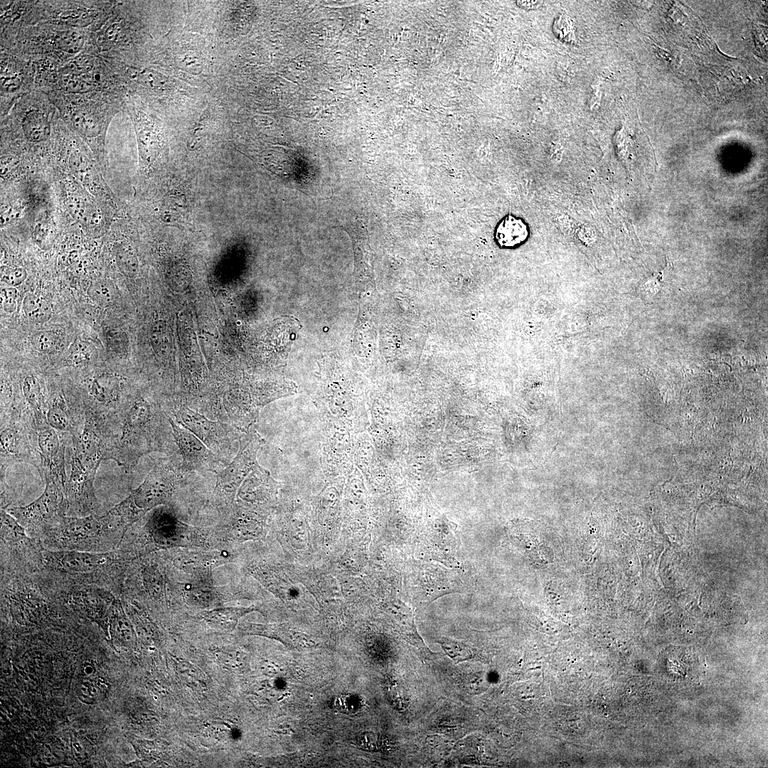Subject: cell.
<instances>
[{
  "label": "cell",
  "instance_id": "1",
  "mask_svg": "<svg viewBox=\"0 0 768 768\" xmlns=\"http://www.w3.org/2000/svg\"><path fill=\"white\" fill-rule=\"evenodd\" d=\"M115 436L104 422L85 414L82 432L67 445L70 474L66 497L68 511L79 516L95 514L99 503L93 486L102 460L108 459Z\"/></svg>",
  "mask_w": 768,
  "mask_h": 768
},
{
  "label": "cell",
  "instance_id": "2",
  "mask_svg": "<svg viewBox=\"0 0 768 768\" xmlns=\"http://www.w3.org/2000/svg\"><path fill=\"white\" fill-rule=\"evenodd\" d=\"M162 416L143 398L123 406L119 416L117 439L110 459L127 468L139 459L161 449Z\"/></svg>",
  "mask_w": 768,
  "mask_h": 768
},
{
  "label": "cell",
  "instance_id": "3",
  "mask_svg": "<svg viewBox=\"0 0 768 768\" xmlns=\"http://www.w3.org/2000/svg\"><path fill=\"white\" fill-rule=\"evenodd\" d=\"M125 531L108 511L103 516L92 514L82 517L64 516L47 534L50 535L54 545L70 550L96 548L104 539L109 540L114 535Z\"/></svg>",
  "mask_w": 768,
  "mask_h": 768
},
{
  "label": "cell",
  "instance_id": "4",
  "mask_svg": "<svg viewBox=\"0 0 768 768\" xmlns=\"http://www.w3.org/2000/svg\"><path fill=\"white\" fill-rule=\"evenodd\" d=\"M68 510L65 489L53 481H46V489L37 499L25 506L9 508L7 511L30 532L48 533L58 525Z\"/></svg>",
  "mask_w": 768,
  "mask_h": 768
},
{
  "label": "cell",
  "instance_id": "5",
  "mask_svg": "<svg viewBox=\"0 0 768 768\" xmlns=\"http://www.w3.org/2000/svg\"><path fill=\"white\" fill-rule=\"evenodd\" d=\"M1 466L11 462H26L40 468L38 432L22 422L1 425Z\"/></svg>",
  "mask_w": 768,
  "mask_h": 768
},
{
  "label": "cell",
  "instance_id": "6",
  "mask_svg": "<svg viewBox=\"0 0 768 768\" xmlns=\"http://www.w3.org/2000/svg\"><path fill=\"white\" fill-rule=\"evenodd\" d=\"M41 464L38 471L46 481H53L66 491L68 477L65 472L67 440L49 427L38 432Z\"/></svg>",
  "mask_w": 768,
  "mask_h": 768
},
{
  "label": "cell",
  "instance_id": "7",
  "mask_svg": "<svg viewBox=\"0 0 768 768\" xmlns=\"http://www.w3.org/2000/svg\"><path fill=\"white\" fill-rule=\"evenodd\" d=\"M174 491V472L160 464L154 466L144 481L131 494L136 506L146 512L166 503Z\"/></svg>",
  "mask_w": 768,
  "mask_h": 768
},
{
  "label": "cell",
  "instance_id": "8",
  "mask_svg": "<svg viewBox=\"0 0 768 768\" xmlns=\"http://www.w3.org/2000/svg\"><path fill=\"white\" fill-rule=\"evenodd\" d=\"M260 444V439L253 432L250 438L241 444L235 459L218 472L215 489L233 496L244 478L257 464L255 457Z\"/></svg>",
  "mask_w": 768,
  "mask_h": 768
},
{
  "label": "cell",
  "instance_id": "9",
  "mask_svg": "<svg viewBox=\"0 0 768 768\" xmlns=\"http://www.w3.org/2000/svg\"><path fill=\"white\" fill-rule=\"evenodd\" d=\"M172 435L183 457L186 469L198 471H215L217 459L208 447L193 433L169 417Z\"/></svg>",
  "mask_w": 768,
  "mask_h": 768
},
{
  "label": "cell",
  "instance_id": "10",
  "mask_svg": "<svg viewBox=\"0 0 768 768\" xmlns=\"http://www.w3.org/2000/svg\"><path fill=\"white\" fill-rule=\"evenodd\" d=\"M176 416L180 425L193 433L210 449H219L223 444L227 432L225 425L209 420L186 407Z\"/></svg>",
  "mask_w": 768,
  "mask_h": 768
},
{
  "label": "cell",
  "instance_id": "11",
  "mask_svg": "<svg viewBox=\"0 0 768 768\" xmlns=\"http://www.w3.org/2000/svg\"><path fill=\"white\" fill-rule=\"evenodd\" d=\"M53 557L65 571L82 574L94 572L110 559L108 553H92L76 550L54 553Z\"/></svg>",
  "mask_w": 768,
  "mask_h": 768
},
{
  "label": "cell",
  "instance_id": "12",
  "mask_svg": "<svg viewBox=\"0 0 768 768\" xmlns=\"http://www.w3.org/2000/svg\"><path fill=\"white\" fill-rule=\"evenodd\" d=\"M528 230L526 223L512 215L505 217L497 225L495 240L501 247H515L523 243L528 238Z\"/></svg>",
  "mask_w": 768,
  "mask_h": 768
},
{
  "label": "cell",
  "instance_id": "13",
  "mask_svg": "<svg viewBox=\"0 0 768 768\" xmlns=\"http://www.w3.org/2000/svg\"><path fill=\"white\" fill-rule=\"evenodd\" d=\"M26 137L31 142H40L47 139L50 134L48 117L39 110H32L24 118L22 124Z\"/></svg>",
  "mask_w": 768,
  "mask_h": 768
},
{
  "label": "cell",
  "instance_id": "14",
  "mask_svg": "<svg viewBox=\"0 0 768 768\" xmlns=\"http://www.w3.org/2000/svg\"><path fill=\"white\" fill-rule=\"evenodd\" d=\"M219 558H220L216 555L206 553H183L176 556L174 564L186 572H197L209 570L217 563Z\"/></svg>",
  "mask_w": 768,
  "mask_h": 768
},
{
  "label": "cell",
  "instance_id": "15",
  "mask_svg": "<svg viewBox=\"0 0 768 768\" xmlns=\"http://www.w3.org/2000/svg\"><path fill=\"white\" fill-rule=\"evenodd\" d=\"M70 166L74 175L89 188L95 190L100 186L97 174L84 155L73 154L70 158Z\"/></svg>",
  "mask_w": 768,
  "mask_h": 768
},
{
  "label": "cell",
  "instance_id": "16",
  "mask_svg": "<svg viewBox=\"0 0 768 768\" xmlns=\"http://www.w3.org/2000/svg\"><path fill=\"white\" fill-rule=\"evenodd\" d=\"M23 309L26 316L31 321L43 323L48 321L52 315L49 304L43 298L34 294H27L23 300Z\"/></svg>",
  "mask_w": 768,
  "mask_h": 768
},
{
  "label": "cell",
  "instance_id": "17",
  "mask_svg": "<svg viewBox=\"0 0 768 768\" xmlns=\"http://www.w3.org/2000/svg\"><path fill=\"white\" fill-rule=\"evenodd\" d=\"M87 294L93 302L100 305H109L116 297V288L112 280L103 278L93 282Z\"/></svg>",
  "mask_w": 768,
  "mask_h": 768
},
{
  "label": "cell",
  "instance_id": "18",
  "mask_svg": "<svg viewBox=\"0 0 768 768\" xmlns=\"http://www.w3.org/2000/svg\"><path fill=\"white\" fill-rule=\"evenodd\" d=\"M1 535L8 542H17L26 538V529L5 510H1Z\"/></svg>",
  "mask_w": 768,
  "mask_h": 768
},
{
  "label": "cell",
  "instance_id": "19",
  "mask_svg": "<svg viewBox=\"0 0 768 768\" xmlns=\"http://www.w3.org/2000/svg\"><path fill=\"white\" fill-rule=\"evenodd\" d=\"M31 343L36 351L49 353L54 352L60 346V335L54 330L39 331L33 334Z\"/></svg>",
  "mask_w": 768,
  "mask_h": 768
},
{
  "label": "cell",
  "instance_id": "20",
  "mask_svg": "<svg viewBox=\"0 0 768 768\" xmlns=\"http://www.w3.org/2000/svg\"><path fill=\"white\" fill-rule=\"evenodd\" d=\"M442 647L448 656L455 663L469 661L474 657V649L462 643L451 641H443Z\"/></svg>",
  "mask_w": 768,
  "mask_h": 768
},
{
  "label": "cell",
  "instance_id": "21",
  "mask_svg": "<svg viewBox=\"0 0 768 768\" xmlns=\"http://www.w3.org/2000/svg\"><path fill=\"white\" fill-rule=\"evenodd\" d=\"M83 42V36L75 31L64 32L57 38L58 47L62 50L69 53L78 52L82 48Z\"/></svg>",
  "mask_w": 768,
  "mask_h": 768
},
{
  "label": "cell",
  "instance_id": "22",
  "mask_svg": "<svg viewBox=\"0 0 768 768\" xmlns=\"http://www.w3.org/2000/svg\"><path fill=\"white\" fill-rule=\"evenodd\" d=\"M73 124L76 129L87 137H94L100 132V128L95 119L85 113L75 116Z\"/></svg>",
  "mask_w": 768,
  "mask_h": 768
},
{
  "label": "cell",
  "instance_id": "23",
  "mask_svg": "<svg viewBox=\"0 0 768 768\" xmlns=\"http://www.w3.org/2000/svg\"><path fill=\"white\" fill-rule=\"evenodd\" d=\"M61 87L72 93H84L90 91L93 85L84 80L80 76L65 74L61 78Z\"/></svg>",
  "mask_w": 768,
  "mask_h": 768
},
{
  "label": "cell",
  "instance_id": "24",
  "mask_svg": "<svg viewBox=\"0 0 768 768\" xmlns=\"http://www.w3.org/2000/svg\"><path fill=\"white\" fill-rule=\"evenodd\" d=\"M27 277L26 270L20 267H2L1 268V280L9 287H16L21 284Z\"/></svg>",
  "mask_w": 768,
  "mask_h": 768
},
{
  "label": "cell",
  "instance_id": "25",
  "mask_svg": "<svg viewBox=\"0 0 768 768\" xmlns=\"http://www.w3.org/2000/svg\"><path fill=\"white\" fill-rule=\"evenodd\" d=\"M93 66V60L88 55H81L75 57L66 66L68 73L75 75H82L90 73Z\"/></svg>",
  "mask_w": 768,
  "mask_h": 768
},
{
  "label": "cell",
  "instance_id": "26",
  "mask_svg": "<svg viewBox=\"0 0 768 768\" xmlns=\"http://www.w3.org/2000/svg\"><path fill=\"white\" fill-rule=\"evenodd\" d=\"M334 707L341 713H353L361 708V703L358 696L345 694L338 696L334 702Z\"/></svg>",
  "mask_w": 768,
  "mask_h": 768
},
{
  "label": "cell",
  "instance_id": "27",
  "mask_svg": "<svg viewBox=\"0 0 768 768\" xmlns=\"http://www.w3.org/2000/svg\"><path fill=\"white\" fill-rule=\"evenodd\" d=\"M18 291L14 287L1 289V304L4 311L14 312L17 306Z\"/></svg>",
  "mask_w": 768,
  "mask_h": 768
},
{
  "label": "cell",
  "instance_id": "28",
  "mask_svg": "<svg viewBox=\"0 0 768 768\" xmlns=\"http://www.w3.org/2000/svg\"><path fill=\"white\" fill-rule=\"evenodd\" d=\"M105 336L109 347L115 353H122L124 346L122 333L111 329L106 331Z\"/></svg>",
  "mask_w": 768,
  "mask_h": 768
},
{
  "label": "cell",
  "instance_id": "29",
  "mask_svg": "<svg viewBox=\"0 0 768 768\" xmlns=\"http://www.w3.org/2000/svg\"><path fill=\"white\" fill-rule=\"evenodd\" d=\"M551 158L554 161H560L562 158V150L560 144H553L550 149Z\"/></svg>",
  "mask_w": 768,
  "mask_h": 768
},
{
  "label": "cell",
  "instance_id": "30",
  "mask_svg": "<svg viewBox=\"0 0 768 768\" xmlns=\"http://www.w3.org/2000/svg\"><path fill=\"white\" fill-rule=\"evenodd\" d=\"M539 3H540V1H517V4L518 6H520L521 7L528 8V9H533V8L537 7L538 6Z\"/></svg>",
  "mask_w": 768,
  "mask_h": 768
}]
</instances>
